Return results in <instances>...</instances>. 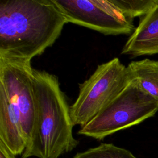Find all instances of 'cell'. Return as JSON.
I'll list each match as a JSON object with an SVG mask.
<instances>
[{
  "mask_svg": "<svg viewBox=\"0 0 158 158\" xmlns=\"http://www.w3.org/2000/svg\"><path fill=\"white\" fill-rule=\"evenodd\" d=\"M67 23L53 0L0 1V57L31 62Z\"/></svg>",
  "mask_w": 158,
  "mask_h": 158,
  "instance_id": "cell-1",
  "label": "cell"
},
{
  "mask_svg": "<svg viewBox=\"0 0 158 158\" xmlns=\"http://www.w3.org/2000/svg\"><path fill=\"white\" fill-rule=\"evenodd\" d=\"M0 158H15V155L1 142H0Z\"/></svg>",
  "mask_w": 158,
  "mask_h": 158,
  "instance_id": "cell-12",
  "label": "cell"
},
{
  "mask_svg": "<svg viewBox=\"0 0 158 158\" xmlns=\"http://www.w3.org/2000/svg\"><path fill=\"white\" fill-rule=\"evenodd\" d=\"M33 86L35 123L31 140L22 158H59L79 143L73 136L70 106L56 75L34 69Z\"/></svg>",
  "mask_w": 158,
  "mask_h": 158,
  "instance_id": "cell-2",
  "label": "cell"
},
{
  "mask_svg": "<svg viewBox=\"0 0 158 158\" xmlns=\"http://www.w3.org/2000/svg\"><path fill=\"white\" fill-rule=\"evenodd\" d=\"M33 78L31 62L0 57V87L19 118L27 146L31 140L36 118Z\"/></svg>",
  "mask_w": 158,
  "mask_h": 158,
  "instance_id": "cell-5",
  "label": "cell"
},
{
  "mask_svg": "<svg viewBox=\"0 0 158 158\" xmlns=\"http://www.w3.org/2000/svg\"><path fill=\"white\" fill-rule=\"evenodd\" d=\"M133 80L128 68L117 57L98 65L93 74L79 85V92L70 106L73 125L87 124L110 104Z\"/></svg>",
  "mask_w": 158,
  "mask_h": 158,
  "instance_id": "cell-4",
  "label": "cell"
},
{
  "mask_svg": "<svg viewBox=\"0 0 158 158\" xmlns=\"http://www.w3.org/2000/svg\"><path fill=\"white\" fill-rule=\"evenodd\" d=\"M158 101L144 91L134 79L78 133L98 140L152 117Z\"/></svg>",
  "mask_w": 158,
  "mask_h": 158,
  "instance_id": "cell-3",
  "label": "cell"
},
{
  "mask_svg": "<svg viewBox=\"0 0 158 158\" xmlns=\"http://www.w3.org/2000/svg\"><path fill=\"white\" fill-rule=\"evenodd\" d=\"M67 23L106 35H131L133 19L125 16L111 0H53Z\"/></svg>",
  "mask_w": 158,
  "mask_h": 158,
  "instance_id": "cell-6",
  "label": "cell"
},
{
  "mask_svg": "<svg viewBox=\"0 0 158 158\" xmlns=\"http://www.w3.org/2000/svg\"><path fill=\"white\" fill-rule=\"evenodd\" d=\"M73 158H137L130 151L112 143L99 146L77 153Z\"/></svg>",
  "mask_w": 158,
  "mask_h": 158,
  "instance_id": "cell-10",
  "label": "cell"
},
{
  "mask_svg": "<svg viewBox=\"0 0 158 158\" xmlns=\"http://www.w3.org/2000/svg\"><path fill=\"white\" fill-rule=\"evenodd\" d=\"M0 142L15 156L22 154L27 143L22 127L4 90L0 87Z\"/></svg>",
  "mask_w": 158,
  "mask_h": 158,
  "instance_id": "cell-8",
  "label": "cell"
},
{
  "mask_svg": "<svg viewBox=\"0 0 158 158\" xmlns=\"http://www.w3.org/2000/svg\"><path fill=\"white\" fill-rule=\"evenodd\" d=\"M122 54L132 57L158 54V3L141 17Z\"/></svg>",
  "mask_w": 158,
  "mask_h": 158,
  "instance_id": "cell-7",
  "label": "cell"
},
{
  "mask_svg": "<svg viewBox=\"0 0 158 158\" xmlns=\"http://www.w3.org/2000/svg\"><path fill=\"white\" fill-rule=\"evenodd\" d=\"M111 2L125 16L133 19L146 15L158 3V0H111Z\"/></svg>",
  "mask_w": 158,
  "mask_h": 158,
  "instance_id": "cell-11",
  "label": "cell"
},
{
  "mask_svg": "<svg viewBox=\"0 0 158 158\" xmlns=\"http://www.w3.org/2000/svg\"><path fill=\"white\" fill-rule=\"evenodd\" d=\"M127 67L133 79L144 91L158 101V61L145 59L132 61Z\"/></svg>",
  "mask_w": 158,
  "mask_h": 158,
  "instance_id": "cell-9",
  "label": "cell"
}]
</instances>
